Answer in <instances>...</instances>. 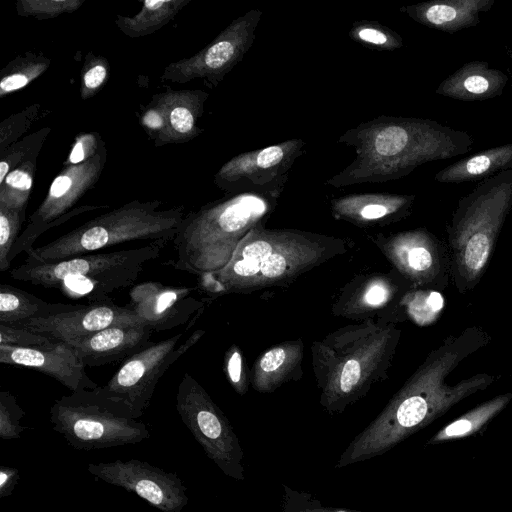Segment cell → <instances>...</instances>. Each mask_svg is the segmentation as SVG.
I'll use <instances>...</instances> for the list:
<instances>
[{"label":"cell","instance_id":"cell-8","mask_svg":"<svg viewBox=\"0 0 512 512\" xmlns=\"http://www.w3.org/2000/svg\"><path fill=\"white\" fill-rule=\"evenodd\" d=\"M160 200H132L55 240L32 248L26 261L57 262L131 241H172L185 217L182 205L160 209Z\"/></svg>","mask_w":512,"mask_h":512},{"label":"cell","instance_id":"cell-5","mask_svg":"<svg viewBox=\"0 0 512 512\" xmlns=\"http://www.w3.org/2000/svg\"><path fill=\"white\" fill-rule=\"evenodd\" d=\"M288 175L272 184L225 194L191 211L172 240L175 269L200 276L221 270L250 230L265 225L275 210Z\"/></svg>","mask_w":512,"mask_h":512},{"label":"cell","instance_id":"cell-29","mask_svg":"<svg viewBox=\"0 0 512 512\" xmlns=\"http://www.w3.org/2000/svg\"><path fill=\"white\" fill-rule=\"evenodd\" d=\"M191 0H146L133 16L117 15V28L130 38L155 33L167 25Z\"/></svg>","mask_w":512,"mask_h":512},{"label":"cell","instance_id":"cell-9","mask_svg":"<svg viewBox=\"0 0 512 512\" xmlns=\"http://www.w3.org/2000/svg\"><path fill=\"white\" fill-rule=\"evenodd\" d=\"M123 401L107 394L102 386L79 390L56 399L49 412L52 429L67 444L84 451L134 445L150 437Z\"/></svg>","mask_w":512,"mask_h":512},{"label":"cell","instance_id":"cell-21","mask_svg":"<svg viewBox=\"0 0 512 512\" xmlns=\"http://www.w3.org/2000/svg\"><path fill=\"white\" fill-rule=\"evenodd\" d=\"M152 334L143 324H117L66 343L76 350L85 366L98 367L123 363L152 345Z\"/></svg>","mask_w":512,"mask_h":512},{"label":"cell","instance_id":"cell-11","mask_svg":"<svg viewBox=\"0 0 512 512\" xmlns=\"http://www.w3.org/2000/svg\"><path fill=\"white\" fill-rule=\"evenodd\" d=\"M107 160V150L103 142L98 152L78 164L64 166L53 179L49 190L14 244L8 261L21 252L26 254L33 248L36 239L48 229L56 227L80 214L107 208V205H81L74 207L80 198L93 188Z\"/></svg>","mask_w":512,"mask_h":512},{"label":"cell","instance_id":"cell-30","mask_svg":"<svg viewBox=\"0 0 512 512\" xmlns=\"http://www.w3.org/2000/svg\"><path fill=\"white\" fill-rule=\"evenodd\" d=\"M512 400V393L497 395L462 414L441 428L427 445L458 440L475 434L498 415Z\"/></svg>","mask_w":512,"mask_h":512},{"label":"cell","instance_id":"cell-12","mask_svg":"<svg viewBox=\"0 0 512 512\" xmlns=\"http://www.w3.org/2000/svg\"><path fill=\"white\" fill-rule=\"evenodd\" d=\"M262 15V11L255 8L234 19L199 52L169 63L161 80L187 83L202 79L216 87L252 46Z\"/></svg>","mask_w":512,"mask_h":512},{"label":"cell","instance_id":"cell-24","mask_svg":"<svg viewBox=\"0 0 512 512\" xmlns=\"http://www.w3.org/2000/svg\"><path fill=\"white\" fill-rule=\"evenodd\" d=\"M494 4L495 0H431L402 6L399 11L423 26L452 34L477 26L481 14Z\"/></svg>","mask_w":512,"mask_h":512},{"label":"cell","instance_id":"cell-38","mask_svg":"<svg viewBox=\"0 0 512 512\" xmlns=\"http://www.w3.org/2000/svg\"><path fill=\"white\" fill-rule=\"evenodd\" d=\"M26 211H17L0 206V271L10 270V252L16 243Z\"/></svg>","mask_w":512,"mask_h":512},{"label":"cell","instance_id":"cell-43","mask_svg":"<svg viewBox=\"0 0 512 512\" xmlns=\"http://www.w3.org/2000/svg\"><path fill=\"white\" fill-rule=\"evenodd\" d=\"M104 141L97 132L78 134L74 140L64 166L78 164L93 157Z\"/></svg>","mask_w":512,"mask_h":512},{"label":"cell","instance_id":"cell-27","mask_svg":"<svg viewBox=\"0 0 512 512\" xmlns=\"http://www.w3.org/2000/svg\"><path fill=\"white\" fill-rule=\"evenodd\" d=\"M512 169V143L485 149L438 171L434 179L443 184L481 182Z\"/></svg>","mask_w":512,"mask_h":512},{"label":"cell","instance_id":"cell-22","mask_svg":"<svg viewBox=\"0 0 512 512\" xmlns=\"http://www.w3.org/2000/svg\"><path fill=\"white\" fill-rule=\"evenodd\" d=\"M208 93L199 89L166 90L151 100L163 117V127L155 146L186 143L202 133L198 121L203 115Z\"/></svg>","mask_w":512,"mask_h":512},{"label":"cell","instance_id":"cell-28","mask_svg":"<svg viewBox=\"0 0 512 512\" xmlns=\"http://www.w3.org/2000/svg\"><path fill=\"white\" fill-rule=\"evenodd\" d=\"M76 306L77 304L49 303L9 284L0 285V324L2 325L13 326L30 318L66 312Z\"/></svg>","mask_w":512,"mask_h":512},{"label":"cell","instance_id":"cell-42","mask_svg":"<svg viewBox=\"0 0 512 512\" xmlns=\"http://www.w3.org/2000/svg\"><path fill=\"white\" fill-rule=\"evenodd\" d=\"M54 342L56 341L50 337L27 329L0 324V345L39 347L51 345Z\"/></svg>","mask_w":512,"mask_h":512},{"label":"cell","instance_id":"cell-13","mask_svg":"<svg viewBox=\"0 0 512 512\" xmlns=\"http://www.w3.org/2000/svg\"><path fill=\"white\" fill-rule=\"evenodd\" d=\"M184 333L185 330L163 341L154 342L126 359L107 384L102 386L103 390L127 404L140 418L149 407L160 378L205 331H195L180 344Z\"/></svg>","mask_w":512,"mask_h":512},{"label":"cell","instance_id":"cell-23","mask_svg":"<svg viewBox=\"0 0 512 512\" xmlns=\"http://www.w3.org/2000/svg\"><path fill=\"white\" fill-rule=\"evenodd\" d=\"M413 194L353 193L331 200L333 216L359 227L385 226L411 214Z\"/></svg>","mask_w":512,"mask_h":512},{"label":"cell","instance_id":"cell-26","mask_svg":"<svg viewBox=\"0 0 512 512\" xmlns=\"http://www.w3.org/2000/svg\"><path fill=\"white\" fill-rule=\"evenodd\" d=\"M304 345L301 339L285 341L265 351L251 371V385L257 392L270 393L301 374Z\"/></svg>","mask_w":512,"mask_h":512},{"label":"cell","instance_id":"cell-14","mask_svg":"<svg viewBox=\"0 0 512 512\" xmlns=\"http://www.w3.org/2000/svg\"><path fill=\"white\" fill-rule=\"evenodd\" d=\"M373 239L395 270L415 288L442 292L452 283L447 244L426 228L378 234Z\"/></svg>","mask_w":512,"mask_h":512},{"label":"cell","instance_id":"cell-20","mask_svg":"<svg viewBox=\"0 0 512 512\" xmlns=\"http://www.w3.org/2000/svg\"><path fill=\"white\" fill-rule=\"evenodd\" d=\"M413 288L398 272L360 276L342 290L333 312L352 319L369 316L392 303L402 306L403 298Z\"/></svg>","mask_w":512,"mask_h":512},{"label":"cell","instance_id":"cell-2","mask_svg":"<svg viewBox=\"0 0 512 512\" xmlns=\"http://www.w3.org/2000/svg\"><path fill=\"white\" fill-rule=\"evenodd\" d=\"M356 157L326 181L340 188L408 176L418 166L464 155L474 146L462 130L427 118L379 116L348 129L338 140Z\"/></svg>","mask_w":512,"mask_h":512},{"label":"cell","instance_id":"cell-17","mask_svg":"<svg viewBox=\"0 0 512 512\" xmlns=\"http://www.w3.org/2000/svg\"><path fill=\"white\" fill-rule=\"evenodd\" d=\"M197 287H173L147 281L129 291L131 309L153 332L186 324L193 314L202 313L204 303L193 297Z\"/></svg>","mask_w":512,"mask_h":512},{"label":"cell","instance_id":"cell-18","mask_svg":"<svg viewBox=\"0 0 512 512\" xmlns=\"http://www.w3.org/2000/svg\"><path fill=\"white\" fill-rule=\"evenodd\" d=\"M117 324L143 323L127 306L109 302L77 304L72 310L30 318L16 323L13 327L24 328L55 341L70 342Z\"/></svg>","mask_w":512,"mask_h":512},{"label":"cell","instance_id":"cell-35","mask_svg":"<svg viewBox=\"0 0 512 512\" xmlns=\"http://www.w3.org/2000/svg\"><path fill=\"white\" fill-rule=\"evenodd\" d=\"M50 131V127H44L0 152V184L4 181L8 173L16 167L40 154L41 148Z\"/></svg>","mask_w":512,"mask_h":512},{"label":"cell","instance_id":"cell-19","mask_svg":"<svg viewBox=\"0 0 512 512\" xmlns=\"http://www.w3.org/2000/svg\"><path fill=\"white\" fill-rule=\"evenodd\" d=\"M0 363L36 369L71 392L98 387L86 374V366L76 350L66 342L39 347L0 345Z\"/></svg>","mask_w":512,"mask_h":512},{"label":"cell","instance_id":"cell-7","mask_svg":"<svg viewBox=\"0 0 512 512\" xmlns=\"http://www.w3.org/2000/svg\"><path fill=\"white\" fill-rule=\"evenodd\" d=\"M166 242L106 253L83 254L57 262L26 261L9 270L12 279L57 289L89 304L112 302L110 295L131 286L147 262L155 260Z\"/></svg>","mask_w":512,"mask_h":512},{"label":"cell","instance_id":"cell-16","mask_svg":"<svg viewBox=\"0 0 512 512\" xmlns=\"http://www.w3.org/2000/svg\"><path fill=\"white\" fill-rule=\"evenodd\" d=\"M304 146L303 140L295 138L241 153L221 166L214 183L225 194L272 184L288 175Z\"/></svg>","mask_w":512,"mask_h":512},{"label":"cell","instance_id":"cell-31","mask_svg":"<svg viewBox=\"0 0 512 512\" xmlns=\"http://www.w3.org/2000/svg\"><path fill=\"white\" fill-rule=\"evenodd\" d=\"M50 64V59L42 53L18 55L0 71V97L25 88L41 76Z\"/></svg>","mask_w":512,"mask_h":512},{"label":"cell","instance_id":"cell-45","mask_svg":"<svg viewBox=\"0 0 512 512\" xmlns=\"http://www.w3.org/2000/svg\"><path fill=\"white\" fill-rule=\"evenodd\" d=\"M20 479L19 470L2 465L0 468V497L5 498L10 496L18 485Z\"/></svg>","mask_w":512,"mask_h":512},{"label":"cell","instance_id":"cell-37","mask_svg":"<svg viewBox=\"0 0 512 512\" xmlns=\"http://www.w3.org/2000/svg\"><path fill=\"white\" fill-rule=\"evenodd\" d=\"M110 74L108 60L93 52L85 56L80 73V96L83 100L95 96L106 84Z\"/></svg>","mask_w":512,"mask_h":512},{"label":"cell","instance_id":"cell-4","mask_svg":"<svg viewBox=\"0 0 512 512\" xmlns=\"http://www.w3.org/2000/svg\"><path fill=\"white\" fill-rule=\"evenodd\" d=\"M400 336L396 320L383 317L367 318L315 340L312 368L323 409L341 414L385 380Z\"/></svg>","mask_w":512,"mask_h":512},{"label":"cell","instance_id":"cell-3","mask_svg":"<svg viewBox=\"0 0 512 512\" xmlns=\"http://www.w3.org/2000/svg\"><path fill=\"white\" fill-rule=\"evenodd\" d=\"M347 252L338 237L259 225L238 244L221 270L198 276L207 294H244L291 284L309 270Z\"/></svg>","mask_w":512,"mask_h":512},{"label":"cell","instance_id":"cell-41","mask_svg":"<svg viewBox=\"0 0 512 512\" xmlns=\"http://www.w3.org/2000/svg\"><path fill=\"white\" fill-rule=\"evenodd\" d=\"M282 512H363L323 505L315 496L283 485Z\"/></svg>","mask_w":512,"mask_h":512},{"label":"cell","instance_id":"cell-44","mask_svg":"<svg viewBox=\"0 0 512 512\" xmlns=\"http://www.w3.org/2000/svg\"><path fill=\"white\" fill-rule=\"evenodd\" d=\"M225 371L234 390L239 395H244L248 386L243 366V355L237 345H232L225 354Z\"/></svg>","mask_w":512,"mask_h":512},{"label":"cell","instance_id":"cell-32","mask_svg":"<svg viewBox=\"0 0 512 512\" xmlns=\"http://www.w3.org/2000/svg\"><path fill=\"white\" fill-rule=\"evenodd\" d=\"M37 157L27 160L8 173L0 184V206L26 211L33 189Z\"/></svg>","mask_w":512,"mask_h":512},{"label":"cell","instance_id":"cell-34","mask_svg":"<svg viewBox=\"0 0 512 512\" xmlns=\"http://www.w3.org/2000/svg\"><path fill=\"white\" fill-rule=\"evenodd\" d=\"M348 35L356 43L377 51H394L403 46V39L396 31L377 21H355Z\"/></svg>","mask_w":512,"mask_h":512},{"label":"cell","instance_id":"cell-36","mask_svg":"<svg viewBox=\"0 0 512 512\" xmlns=\"http://www.w3.org/2000/svg\"><path fill=\"white\" fill-rule=\"evenodd\" d=\"M85 0H18L16 12L22 17L46 20L73 13L80 9Z\"/></svg>","mask_w":512,"mask_h":512},{"label":"cell","instance_id":"cell-15","mask_svg":"<svg viewBox=\"0 0 512 512\" xmlns=\"http://www.w3.org/2000/svg\"><path fill=\"white\" fill-rule=\"evenodd\" d=\"M97 481L135 493L161 512H181L188 504L187 488L180 477L138 459L90 463Z\"/></svg>","mask_w":512,"mask_h":512},{"label":"cell","instance_id":"cell-39","mask_svg":"<svg viewBox=\"0 0 512 512\" xmlns=\"http://www.w3.org/2000/svg\"><path fill=\"white\" fill-rule=\"evenodd\" d=\"M42 112L39 104H33L4 119L0 123V152L17 142Z\"/></svg>","mask_w":512,"mask_h":512},{"label":"cell","instance_id":"cell-6","mask_svg":"<svg viewBox=\"0 0 512 512\" xmlns=\"http://www.w3.org/2000/svg\"><path fill=\"white\" fill-rule=\"evenodd\" d=\"M512 212V169L479 182L462 196L446 225L451 279L466 294L489 266L500 232Z\"/></svg>","mask_w":512,"mask_h":512},{"label":"cell","instance_id":"cell-10","mask_svg":"<svg viewBox=\"0 0 512 512\" xmlns=\"http://www.w3.org/2000/svg\"><path fill=\"white\" fill-rule=\"evenodd\" d=\"M176 410L206 456L228 477L245 479L244 452L222 410L206 390L185 373L176 392Z\"/></svg>","mask_w":512,"mask_h":512},{"label":"cell","instance_id":"cell-40","mask_svg":"<svg viewBox=\"0 0 512 512\" xmlns=\"http://www.w3.org/2000/svg\"><path fill=\"white\" fill-rule=\"evenodd\" d=\"M25 411L9 391L0 392V438L16 440L21 437L26 427L21 424Z\"/></svg>","mask_w":512,"mask_h":512},{"label":"cell","instance_id":"cell-46","mask_svg":"<svg viewBox=\"0 0 512 512\" xmlns=\"http://www.w3.org/2000/svg\"><path fill=\"white\" fill-rule=\"evenodd\" d=\"M507 53H508V55H509V57L511 59V63H512V47H509L507 49ZM511 77H512V68H511Z\"/></svg>","mask_w":512,"mask_h":512},{"label":"cell","instance_id":"cell-25","mask_svg":"<svg viewBox=\"0 0 512 512\" xmlns=\"http://www.w3.org/2000/svg\"><path fill=\"white\" fill-rule=\"evenodd\" d=\"M508 80L503 71L490 67L488 62L474 60L445 78L435 93L460 101H483L501 96Z\"/></svg>","mask_w":512,"mask_h":512},{"label":"cell","instance_id":"cell-33","mask_svg":"<svg viewBox=\"0 0 512 512\" xmlns=\"http://www.w3.org/2000/svg\"><path fill=\"white\" fill-rule=\"evenodd\" d=\"M443 295L433 289L413 288L402 300L407 315L418 325L434 323L444 309Z\"/></svg>","mask_w":512,"mask_h":512},{"label":"cell","instance_id":"cell-1","mask_svg":"<svg viewBox=\"0 0 512 512\" xmlns=\"http://www.w3.org/2000/svg\"><path fill=\"white\" fill-rule=\"evenodd\" d=\"M491 341L487 331L471 326L451 334L392 396L380 414L350 442L336 468L380 456L444 415L471 395L487 389L499 376L477 373L456 384L446 379L467 357Z\"/></svg>","mask_w":512,"mask_h":512}]
</instances>
